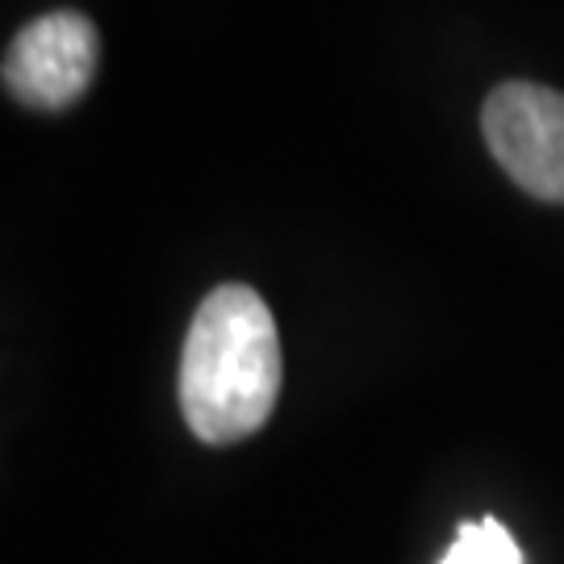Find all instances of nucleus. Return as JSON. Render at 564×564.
Instances as JSON below:
<instances>
[{
  "label": "nucleus",
  "mask_w": 564,
  "mask_h": 564,
  "mask_svg": "<svg viewBox=\"0 0 564 564\" xmlns=\"http://www.w3.org/2000/svg\"><path fill=\"white\" fill-rule=\"evenodd\" d=\"M281 335L247 284H218L193 314L181 356V410L202 444L256 435L281 398Z\"/></svg>",
  "instance_id": "f257e3e1"
},
{
  "label": "nucleus",
  "mask_w": 564,
  "mask_h": 564,
  "mask_svg": "<svg viewBox=\"0 0 564 564\" xmlns=\"http://www.w3.org/2000/svg\"><path fill=\"white\" fill-rule=\"evenodd\" d=\"M485 142L523 193L564 205V97L510 80L485 97Z\"/></svg>",
  "instance_id": "f03ea898"
},
{
  "label": "nucleus",
  "mask_w": 564,
  "mask_h": 564,
  "mask_svg": "<svg viewBox=\"0 0 564 564\" xmlns=\"http://www.w3.org/2000/svg\"><path fill=\"white\" fill-rule=\"evenodd\" d=\"M97 25L84 13L59 9L13 34L0 63V80L13 101L30 109H67L97 76Z\"/></svg>",
  "instance_id": "7ed1b4c3"
},
{
  "label": "nucleus",
  "mask_w": 564,
  "mask_h": 564,
  "mask_svg": "<svg viewBox=\"0 0 564 564\" xmlns=\"http://www.w3.org/2000/svg\"><path fill=\"white\" fill-rule=\"evenodd\" d=\"M440 564H527V556L498 519H477L456 527V540Z\"/></svg>",
  "instance_id": "20e7f679"
}]
</instances>
